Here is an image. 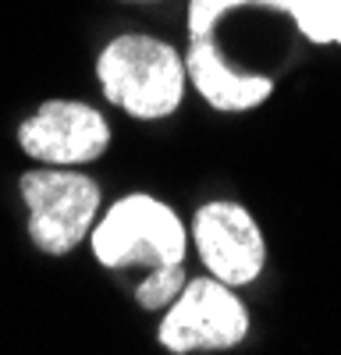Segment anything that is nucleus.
I'll list each match as a JSON object with an SVG mask.
<instances>
[{
	"mask_svg": "<svg viewBox=\"0 0 341 355\" xmlns=\"http://www.w3.org/2000/svg\"><path fill=\"white\" fill-rule=\"evenodd\" d=\"M96 85L110 107L135 121H164L189 93L185 53L150 33H121L96 53Z\"/></svg>",
	"mask_w": 341,
	"mask_h": 355,
	"instance_id": "1",
	"label": "nucleus"
},
{
	"mask_svg": "<svg viewBox=\"0 0 341 355\" xmlns=\"http://www.w3.org/2000/svg\"><path fill=\"white\" fill-rule=\"evenodd\" d=\"M89 249L103 270H142L178 266L189 256V224L160 196L128 192L103 206L89 231Z\"/></svg>",
	"mask_w": 341,
	"mask_h": 355,
	"instance_id": "2",
	"label": "nucleus"
},
{
	"mask_svg": "<svg viewBox=\"0 0 341 355\" xmlns=\"http://www.w3.org/2000/svg\"><path fill=\"white\" fill-rule=\"evenodd\" d=\"M28 242L43 256H71L89 242V231L103 214V189L82 167L36 164L18 178Z\"/></svg>",
	"mask_w": 341,
	"mask_h": 355,
	"instance_id": "3",
	"label": "nucleus"
},
{
	"mask_svg": "<svg viewBox=\"0 0 341 355\" xmlns=\"http://www.w3.org/2000/svg\"><path fill=\"white\" fill-rule=\"evenodd\" d=\"M249 331H252V316L238 288L203 274V277H189L185 288L178 291V299L160 313L157 341L170 355L231 352L249 338Z\"/></svg>",
	"mask_w": 341,
	"mask_h": 355,
	"instance_id": "4",
	"label": "nucleus"
},
{
	"mask_svg": "<svg viewBox=\"0 0 341 355\" xmlns=\"http://www.w3.org/2000/svg\"><path fill=\"white\" fill-rule=\"evenodd\" d=\"M18 150L46 167H89L96 164L114 142V128L85 100L53 96L43 100L33 114L25 117L15 132Z\"/></svg>",
	"mask_w": 341,
	"mask_h": 355,
	"instance_id": "5",
	"label": "nucleus"
},
{
	"mask_svg": "<svg viewBox=\"0 0 341 355\" xmlns=\"http://www.w3.org/2000/svg\"><path fill=\"white\" fill-rule=\"evenodd\" d=\"M189 245L195 249L203 270L231 288H249L263 277L267 239L263 227L242 202L210 199L192 214Z\"/></svg>",
	"mask_w": 341,
	"mask_h": 355,
	"instance_id": "6",
	"label": "nucleus"
},
{
	"mask_svg": "<svg viewBox=\"0 0 341 355\" xmlns=\"http://www.w3.org/2000/svg\"><path fill=\"white\" fill-rule=\"evenodd\" d=\"M189 89H195L203 103L217 114H249L270 103L277 82L260 71H238L220 53L217 40H192L185 50Z\"/></svg>",
	"mask_w": 341,
	"mask_h": 355,
	"instance_id": "7",
	"label": "nucleus"
},
{
	"mask_svg": "<svg viewBox=\"0 0 341 355\" xmlns=\"http://www.w3.org/2000/svg\"><path fill=\"white\" fill-rule=\"evenodd\" d=\"M299 36L313 46H341V0H281Z\"/></svg>",
	"mask_w": 341,
	"mask_h": 355,
	"instance_id": "8",
	"label": "nucleus"
},
{
	"mask_svg": "<svg viewBox=\"0 0 341 355\" xmlns=\"http://www.w3.org/2000/svg\"><path fill=\"white\" fill-rule=\"evenodd\" d=\"M242 8H260V11H277L281 15V0H189L185 8V33L192 40H213L217 25Z\"/></svg>",
	"mask_w": 341,
	"mask_h": 355,
	"instance_id": "9",
	"label": "nucleus"
},
{
	"mask_svg": "<svg viewBox=\"0 0 341 355\" xmlns=\"http://www.w3.org/2000/svg\"><path fill=\"white\" fill-rule=\"evenodd\" d=\"M189 270L185 263L178 266H157V270L142 274V281L135 284V306L146 309V313H164L170 302L178 299V291L185 288Z\"/></svg>",
	"mask_w": 341,
	"mask_h": 355,
	"instance_id": "10",
	"label": "nucleus"
},
{
	"mask_svg": "<svg viewBox=\"0 0 341 355\" xmlns=\"http://www.w3.org/2000/svg\"><path fill=\"white\" fill-rule=\"evenodd\" d=\"M128 4H160V0H128Z\"/></svg>",
	"mask_w": 341,
	"mask_h": 355,
	"instance_id": "11",
	"label": "nucleus"
}]
</instances>
